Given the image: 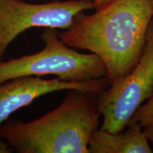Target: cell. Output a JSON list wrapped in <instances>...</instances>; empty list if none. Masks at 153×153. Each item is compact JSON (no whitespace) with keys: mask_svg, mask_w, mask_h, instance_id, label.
<instances>
[{"mask_svg":"<svg viewBox=\"0 0 153 153\" xmlns=\"http://www.w3.org/2000/svg\"><path fill=\"white\" fill-rule=\"evenodd\" d=\"M144 134L148 139V141L153 145V126H149V127H145L144 131Z\"/></svg>","mask_w":153,"mask_h":153,"instance_id":"7c38bea8","label":"cell"},{"mask_svg":"<svg viewBox=\"0 0 153 153\" xmlns=\"http://www.w3.org/2000/svg\"><path fill=\"white\" fill-rule=\"evenodd\" d=\"M114 0H92L96 10H98V9L106 7V5H108V4H110Z\"/></svg>","mask_w":153,"mask_h":153,"instance_id":"8fae6325","label":"cell"},{"mask_svg":"<svg viewBox=\"0 0 153 153\" xmlns=\"http://www.w3.org/2000/svg\"><path fill=\"white\" fill-rule=\"evenodd\" d=\"M124 133L97 129L89 140V153H152L148 139L138 124L128 126Z\"/></svg>","mask_w":153,"mask_h":153,"instance_id":"52a82bcc","label":"cell"},{"mask_svg":"<svg viewBox=\"0 0 153 153\" xmlns=\"http://www.w3.org/2000/svg\"><path fill=\"white\" fill-rule=\"evenodd\" d=\"M152 16L151 0H114L91 15L80 12L59 37L68 46L100 57L113 82L138 63Z\"/></svg>","mask_w":153,"mask_h":153,"instance_id":"6da1fadb","label":"cell"},{"mask_svg":"<svg viewBox=\"0 0 153 153\" xmlns=\"http://www.w3.org/2000/svg\"><path fill=\"white\" fill-rule=\"evenodd\" d=\"M151 4H152V8L153 10V0H151Z\"/></svg>","mask_w":153,"mask_h":153,"instance_id":"4fadbf2b","label":"cell"},{"mask_svg":"<svg viewBox=\"0 0 153 153\" xmlns=\"http://www.w3.org/2000/svg\"><path fill=\"white\" fill-rule=\"evenodd\" d=\"M153 94V44L145 43L137 65L128 74L111 83L98 95L97 109L103 116L101 129L122 132L146 99Z\"/></svg>","mask_w":153,"mask_h":153,"instance_id":"277c9868","label":"cell"},{"mask_svg":"<svg viewBox=\"0 0 153 153\" xmlns=\"http://www.w3.org/2000/svg\"><path fill=\"white\" fill-rule=\"evenodd\" d=\"M107 76L87 81H64L58 77L51 79L38 76L13 78L0 83V126L13 113L31 104L41 96L55 91L78 90L101 94L111 85Z\"/></svg>","mask_w":153,"mask_h":153,"instance_id":"8992f818","label":"cell"},{"mask_svg":"<svg viewBox=\"0 0 153 153\" xmlns=\"http://www.w3.org/2000/svg\"><path fill=\"white\" fill-rule=\"evenodd\" d=\"M14 150V148L8 143L0 139V153H12Z\"/></svg>","mask_w":153,"mask_h":153,"instance_id":"30bf717a","label":"cell"},{"mask_svg":"<svg viewBox=\"0 0 153 153\" xmlns=\"http://www.w3.org/2000/svg\"><path fill=\"white\" fill-rule=\"evenodd\" d=\"M146 42L153 44V16L149 23L146 33Z\"/></svg>","mask_w":153,"mask_h":153,"instance_id":"9c48e42d","label":"cell"},{"mask_svg":"<svg viewBox=\"0 0 153 153\" xmlns=\"http://www.w3.org/2000/svg\"><path fill=\"white\" fill-rule=\"evenodd\" d=\"M44 47L39 52L0 62V83L24 76L54 75L64 81H87L107 76L97 55L80 53L61 41L55 28H45Z\"/></svg>","mask_w":153,"mask_h":153,"instance_id":"3957f363","label":"cell"},{"mask_svg":"<svg viewBox=\"0 0 153 153\" xmlns=\"http://www.w3.org/2000/svg\"><path fill=\"white\" fill-rule=\"evenodd\" d=\"M138 124L142 128L153 126V97L134 114L128 126Z\"/></svg>","mask_w":153,"mask_h":153,"instance_id":"ba28073f","label":"cell"},{"mask_svg":"<svg viewBox=\"0 0 153 153\" xmlns=\"http://www.w3.org/2000/svg\"><path fill=\"white\" fill-rule=\"evenodd\" d=\"M98 95L69 90L58 106L37 119L6 120L0 137L18 153H89V138L99 124Z\"/></svg>","mask_w":153,"mask_h":153,"instance_id":"7a4b0ae2","label":"cell"},{"mask_svg":"<svg viewBox=\"0 0 153 153\" xmlns=\"http://www.w3.org/2000/svg\"><path fill=\"white\" fill-rule=\"evenodd\" d=\"M94 8L92 0L54 1L43 4L0 0V62L19 34L30 28L66 29L76 15Z\"/></svg>","mask_w":153,"mask_h":153,"instance_id":"5b68a950","label":"cell"}]
</instances>
